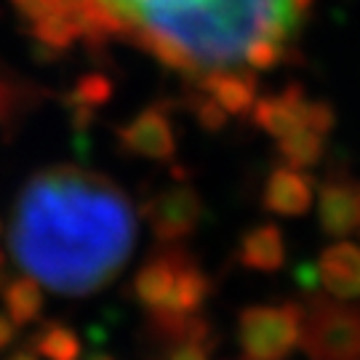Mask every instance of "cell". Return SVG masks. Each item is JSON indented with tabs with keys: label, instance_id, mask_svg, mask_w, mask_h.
I'll return each mask as SVG.
<instances>
[{
	"label": "cell",
	"instance_id": "6da1fadb",
	"mask_svg": "<svg viewBox=\"0 0 360 360\" xmlns=\"http://www.w3.org/2000/svg\"><path fill=\"white\" fill-rule=\"evenodd\" d=\"M304 19L296 0H49L30 32L53 51L129 40L195 86L214 70H248L259 38L294 49Z\"/></svg>",
	"mask_w": 360,
	"mask_h": 360
},
{
	"label": "cell",
	"instance_id": "7a4b0ae2",
	"mask_svg": "<svg viewBox=\"0 0 360 360\" xmlns=\"http://www.w3.org/2000/svg\"><path fill=\"white\" fill-rule=\"evenodd\" d=\"M136 214L102 174L59 166L30 179L11 227L16 262L56 294L86 296L129 264Z\"/></svg>",
	"mask_w": 360,
	"mask_h": 360
},
{
	"label": "cell",
	"instance_id": "3957f363",
	"mask_svg": "<svg viewBox=\"0 0 360 360\" xmlns=\"http://www.w3.org/2000/svg\"><path fill=\"white\" fill-rule=\"evenodd\" d=\"M299 347L309 360H360V304L309 296Z\"/></svg>",
	"mask_w": 360,
	"mask_h": 360
},
{
	"label": "cell",
	"instance_id": "277c9868",
	"mask_svg": "<svg viewBox=\"0 0 360 360\" xmlns=\"http://www.w3.org/2000/svg\"><path fill=\"white\" fill-rule=\"evenodd\" d=\"M304 307L299 302L251 304L238 312V347L243 360H285L302 342Z\"/></svg>",
	"mask_w": 360,
	"mask_h": 360
},
{
	"label": "cell",
	"instance_id": "5b68a950",
	"mask_svg": "<svg viewBox=\"0 0 360 360\" xmlns=\"http://www.w3.org/2000/svg\"><path fill=\"white\" fill-rule=\"evenodd\" d=\"M144 217L158 243L174 245L190 238L200 227V221L206 219V206L195 187L176 184L171 190L155 195L144 206Z\"/></svg>",
	"mask_w": 360,
	"mask_h": 360
},
{
	"label": "cell",
	"instance_id": "8992f818",
	"mask_svg": "<svg viewBox=\"0 0 360 360\" xmlns=\"http://www.w3.org/2000/svg\"><path fill=\"white\" fill-rule=\"evenodd\" d=\"M318 221L328 238L360 235V181L349 174H331L323 181L318 195Z\"/></svg>",
	"mask_w": 360,
	"mask_h": 360
},
{
	"label": "cell",
	"instance_id": "52a82bcc",
	"mask_svg": "<svg viewBox=\"0 0 360 360\" xmlns=\"http://www.w3.org/2000/svg\"><path fill=\"white\" fill-rule=\"evenodd\" d=\"M117 139L126 153L155 163H168L176 155V136L168 112L160 107H144L139 115H134L126 126L117 129Z\"/></svg>",
	"mask_w": 360,
	"mask_h": 360
},
{
	"label": "cell",
	"instance_id": "ba28073f",
	"mask_svg": "<svg viewBox=\"0 0 360 360\" xmlns=\"http://www.w3.org/2000/svg\"><path fill=\"white\" fill-rule=\"evenodd\" d=\"M190 251L181 245H166L160 251H155L153 257L144 262L139 272L134 275L131 291L136 296V302L147 312H160L166 307L168 296L176 285L181 267L190 262Z\"/></svg>",
	"mask_w": 360,
	"mask_h": 360
},
{
	"label": "cell",
	"instance_id": "9c48e42d",
	"mask_svg": "<svg viewBox=\"0 0 360 360\" xmlns=\"http://www.w3.org/2000/svg\"><path fill=\"white\" fill-rule=\"evenodd\" d=\"M315 198V179L294 166H275L262 190V208L267 214L285 219L304 217L312 208Z\"/></svg>",
	"mask_w": 360,
	"mask_h": 360
},
{
	"label": "cell",
	"instance_id": "30bf717a",
	"mask_svg": "<svg viewBox=\"0 0 360 360\" xmlns=\"http://www.w3.org/2000/svg\"><path fill=\"white\" fill-rule=\"evenodd\" d=\"M307 96L302 83H288L278 96L257 99L251 110V123L259 131L270 134L275 139H283L291 131L304 129V112H307Z\"/></svg>",
	"mask_w": 360,
	"mask_h": 360
},
{
	"label": "cell",
	"instance_id": "8fae6325",
	"mask_svg": "<svg viewBox=\"0 0 360 360\" xmlns=\"http://www.w3.org/2000/svg\"><path fill=\"white\" fill-rule=\"evenodd\" d=\"M321 283L334 299H360V245L336 240L326 245L318 259Z\"/></svg>",
	"mask_w": 360,
	"mask_h": 360
},
{
	"label": "cell",
	"instance_id": "7c38bea8",
	"mask_svg": "<svg viewBox=\"0 0 360 360\" xmlns=\"http://www.w3.org/2000/svg\"><path fill=\"white\" fill-rule=\"evenodd\" d=\"M193 89L208 94L227 115L243 117L257 104V77L254 70H214L206 72Z\"/></svg>",
	"mask_w": 360,
	"mask_h": 360
},
{
	"label": "cell",
	"instance_id": "4fadbf2b",
	"mask_svg": "<svg viewBox=\"0 0 360 360\" xmlns=\"http://www.w3.org/2000/svg\"><path fill=\"white\" fill-rule=\"evenodd\" d=\"M238 264L254 272H278L285 267V240L278 224H257L243 232Z\"/></svg>",
	"mask_w": 360,
	"mask_h": 360
},
{
	"label": "cell",
	"instance_id": "5bb4252c",
	"mask_svg": "<svg viewBox=\"0 0 360 360\" xmlns=\"http://www.w3.org/2000/svg\"><path fill=\"white\" fill-rule=\"evenodd\" d=\"M214 291V283L208 278L203 267L190 259L184 267H181L176 285L168 296L166 307L160 312H150V315H174V318H184V315H198L200 307L208 302V296Z\"/></svg>",
	"mask_w": 360,
	"mask_h": 360
},
{
	"label": "cell",
	"instance_id": "9a60e30c",
	"mask_svg": "<svg viewBox=\"0 0 360 360\" xmlns=\"http://www.w3.org/2000/svg\"><path fill=\"white\" fill-rule=\"evenodd\" d=\"M43 285L35 278H19L11 281L3 291V312L11 318L16 326H30L38 323L43 315Z\"/></svg>",
	"mask_w": 360,
	"mask_h": 360
},
{
	"label": "cell",
	"instance_id": "2e32d148",
	"mask_svg": "<svg viewBox=\"0 0 360 360\" xmlns=\"http://www.w3.org/2000/svg\"><path fill=\"white\" fill-rule=\"evenodd\" d=\"M278 153L288 166L294 168H315L326 153V136L309 129H296L288 136L278 139Z\"/></svg>",
	"mask_w": 360,
	"mask_h": 360
},
{
	"label": "cell",
	"instance_id": "e0dca14e",
	"mask_svg": "<svg viewBox=\"0 0 360 360\" xmlns=\"http://www.w3.org/2000/svg\"><path fill=\"white\" fill-rule=\"evenodd\" d=\"M32 352L40 360H80L83 355V345H80V336L62 323H51L32 339Z\"/></svg>",
	"mask_w": 360,
	"mask_h": 360
},
{
	"label": "cell",
	"instance_id": "ac0fdd59",
	"mask_svg": "<svg viewBox=\"0 0 360 360\" xmlns=\"http://www.w3.org/2000/svg\"><path fill=\"white\" fill-rule=\"evenodd\" d=\"M110 96H112V83H110V77L99 75V72H91V75L77 80V86L72 89V94L67 96V104H70V110H72V107H91V110H96V107H102L104 102H110Z\"/></svg>",
	"mask_w": 360,
	"mask_h": 360
},
{
	"label": "cell",
	"instance_id": "d6986e66",
	"mask_svg": "<svg viewBox=\"0 0 360 360\" xmlns=\"http://www.w3.org/2000/svg\"><path fill=\"white\" fill-rule=\"evenodd\" d=\"M187 104H190V112L195 115L198 126L206 131V134H219V131H224L227 117L230 115L219 107L217 99H211V96L203 94V91L193 89L190 91V96H187Z\"/></svg>",
	"mask_w": 360,
	"mask_h": 360
},
{
	"label": "cell",
	"instance_id": "ffe728a7",
	"mask_svg": "<svg viewBox=\"0 0 360 360\" xmlns=\"http://www.w3.org/2000/svg\"><path fill=\"white\" fill-rule=\"evenodd\" d=\"M291 59V49L270 38H259L248 51H245V67L248 70H259V72H267L275 67Z\"/></svg>",
	"mask_w": 360,
	"mask_h": 360
},
{
	"label": "cell",
	"instance_id": "44dd1931",
	"mask_svg": "<svg viewBox=\"0 0 360 360\" xmlns=\"http://www.w3.org/2000/svg\"><path fill=\"white\" fill-rule=\"evenodd\" d=\"M304 129L315 131L321 136H328L336 129V110L331 102L318 99V102H307V112H304Z\"/></svg>",
	"mask_w": 360,
	"mask_h": 360
},
{
	"label": "cell",
	"instance_id": "7402d4cb",
	"mask_svg": "<svg viewBox=\"0 0 360 360\" xmlns=\"http://www.w3.org/2000/svg\"><path fill=\"white\" fill-rule=\"evenodd\" d=\"M214 342H203V339H187L179 345H171L166 360H208V355L214 352Z\"/></svg>",
	"mask_w": 360,
	"mask_h": 360
},
{
	"label": "cell",
	"instance_id": "603a6c76",
	"mask_svg": "<svg viewBox=\"0 0 360 360\" xmlns=\"http://www.w3.org/2000/svg\"><path fill=\"white\" fill-rule=\"evenodd\" d=\"M294 281L304 294H315V291H318V285H323L321 283V270H318V264H315V262H299V264L294 267Z\"/></svg>",
	"mask_w": 360,
	"mask_h": 360
},
{
	"label": "cell",
	"instance_id": "cb8c5ba5",
	"mask_svg": "<svg viewBox=\"0 0 360 360\" xmlns=\"http://www.w3.org/2000/svg\"><path fill=\"white\" fill-rule=\"evenodd\" d=\"M16 323L6 315V312H0V352H6V349L13 345V339H16Z\"/></svg>",
	"mask_w": 360,
	"mask_h": 360
},
{
	"label": "cell",
	"instance_id": "d4e9b609",
	"mask_svg": "<svg viewBox=\"0 0 360 360\" xmlns=\"http://www.w3.org/2000/svg\"><path fill=\"white\" fill-rule=\"evenodd\" d=\"M13 107V91L8 86L0 83V120L8 115V110Z\"/></svg>",
	"mask_w": 360,
	"mask_h": 360
},
{
	"label": "cell",
	"instance_id": "484cf974",
	"mask_svg": "<svg viewBox=\"0 0 360 360\" xmlns=\"http://www.w3.org/2000/svg\"><path fill=\"white\" fill-rule=\"evenodd\" d=\"M8 360H40V358L35 355V352H25V349H22V352H13Z\"/></svg>",
	"mask_w": 360,
	"mask_h": 360
},
{
	"label": "cell",
	"instance_id": "4316f807",
	"mask_svg": "<svg viewBox=\"0 0 360 360\" xmlns=\"http://www.w3.org/2000/svg\"><path fill=\"white\" fill-rule=\"evenodd\" d=\"M83 360H115V358H110V355H104V352H94V355H89V358H83Z\"/></svg>",
	"mask_w": 360,
	"mask_h": 360
}]
</instances>
